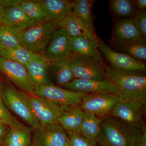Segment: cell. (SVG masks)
<instances>
[{"mask_svg": "<svg viewBox=\"0 0 146 146\" xmlns=\"http://www.w3.org/2000/svg\"><path fill=\"white\" fill-rule=\"evenodd\" d=\"M114 34L117 42H129L143 39L140 34L134 17L117 21L114 27Z\"/></svg>", "mask_w": 146, "mask_h": 146, "instance_id": "d6986e66", "label": "cell"}, {"mask_svg": "<svg viewBox=\"0 0 146 146\" xmlns=\"http://www.w3.org/2000/svg\"><path fill=\"white\" fill-rule=\"evenodd\" d=\"M1 83H0V98H1Z\"/></svg>", "mask_w": 146, "mask_h": 146, "instance_id": "ab89813d", "label": "cell"}, {"mask_svg": "<svg viewBox=\"0 0 146 146\" xmlns=\"http://www.w3.org/2000/svg\"><path fill=\"white\" fill-rule=\"evenodd\" d=\"M4 9V7H3V6L0 3V19H1L2 15L3 13Z\"/></svg>", "mask_w": 146, "mask_h": 146, "instance_id": "8d00e7d4", "label": "cell"}, {"mask_svg": "<svg viewBox=\"0 0 146 146\" xmlns=\"http://www.w3.org/2000/svg\"><path fill=\"white\" fill-rule=\"evenodd\" d=\"M1 85V98L7 108L33 128L41 127L29 101L28 94L9 82Z\"/></svg>", "mask_w": 146, "mask_h": 146, "instance_id": "3957f363", "label": "cell"}, {"mask_svg": "<svg viewBox=\"0 0 146 146\" xmlns=\"http://www.w3.org/2000/svg\"><path fill=\"white\" fill-rule=\"evenodd\" d=\"M69 141L73 146H97L80 133L66 131Z\"/></svg>", "mask_w": 146, "mask_h": 146, "instance_id": "4dcf8cb0", "label": "cell"}, {"mask_svg": "<svg viewBox=\"0 0 146 146\" xmlns=\"http://www.w3.org/2000/svg\"><path fill=\"white\" fill-rule=\"evenodd\" d=\"M23 30L0 24V47L12 48L22 46L18 35Z\"/></svg>", "mask_w": 146, "mask_h": 146, "instance_id": "4316f807", "label": "cell"}, {"mask_svg": "<svg viewBox=\"0 0 146 146\" xmlns=\"http://www.w3.org/2000/svg\"><path fill=\"white\" fill-rule=\"evenodd\" d=\"M119 101L115 94L98 92L87 94L83 98L80 106L84 112L103 118L111 113L113 108Z\"/></svg>", "mask_w": 146, "mask_h": 146, "instance_id": "52a82bcc", "label": "cell"}, {"mask_svg": "<svg viewBox=\"0 0 146 146\" xmlns=\"http://www.w3.org/2000/svg\"><path fill=\"white\" fill-rule=\"evenodd\" d=\"M0 72L19 89L33 95L35 86L23 65L0 56Z\"/></svg>", "mask_w": 146, "mask_h": 146, "instance_id": "ba28073f", "label": "cell"}, {"mask_svg": "<svg viewBox=\"0 0 146 146\" xmlns=\"http://www.w3.org/2000/svg\"><path fill=\"white\" fill-rule=\"evenodd\" d=\"M94 1L75 0L73 1L72 13L83 21L88 27L94 31L93 23L92 7Z\"/></svg>", "mask_w": 146, "mask_h": 146, "instance_id": "83f0119b", "label": "cell"}, {"mask_svg": "<svg viewBox=\"0 0 146 146\" xmlns=\"http://www.w3.org/2000/svg\"><path fill=\"white\" fill-rule=\"evenodd\" d=\"M47 21H60L72 13L73 1L67 0L37 1Z\"/></svg>", "mask_w": 146, "mask_h": 146, "instance_id": "e0dca14e", "label": "cell"}, {"mask_svg": "<svg viewBox=\"0 0 146 146\" xmlns=\"http://www.w3.org/2000/svg\"><path fill=\"white\" fill-rule=\"evenodd\" d=\"M118 49L134 59L145 62L146 60V40L143 39L129 42H117Z\"/></svg>", "mask_w": 146, "mask_h": 146, "instance_id": "d4e9b609", "label": "cell"}, {"mask_svg": "<svg viewBox=\"0 0 146 146\" xmlns=\"http://www.w3.org/2000/svg\"><path fill=\"white\" fill-rule=\"evenodd\" d=\"M31 129L22 124L10 127L4 141L5 146H29L31 144Z\"/></svg>", "mask_w": 146, "mask_h": 146, "instance_id": "7402d4cb", "label": "cell"}, {"mask_svg": "<svg viewBox=\"0 0 146 146\" xmlns=\"http://www.w3.org/2000/svg\"><path fill=\"white\" fill-rule=\"evenodd\" d=\"M69 138L59 123L41 127L36 129L32 141L33 146H65Z\"/></svg>", "mask_w": 146, "mask_h": 146, "instance_id": "8fae6325", "label": "cell"}, {"mask_svg": "<svg viewBox=\"0 0 146 146\" xmlns=\"http://www.w3.org/2000/svg\"><path fill=\"white\" fill-rule=\"evenodd\" d=\"M138 146H146V131L144 129Z\"/></svg>", "mask_w": 146, "mask_h": 146, "instance_id": "d590c367", "label": "cell"}, {"mask_svg": "<svg viewBox=\"0 0 146 146\" xmlns=\"http://www.w3.org/2000/svg\"><path fill=\"white\" fill-rule=\"evenodd\" d=\"M65 146H73L72 145L70 144V143L69 142V140H68V143L66 144V145Z\"/></svg>", "mask_w": 146, "mask_h": 146, "instance_id": "f35d334b", "label": "cell"}, {"mask_svg": "<svg viewBox=\"0 0 146 146\" xmlns=\"http://www.w3.org/2000/svg\"><path fill=\"white\" fill-rule=\"evenodd\" d=\"M26 16L36 23L46 21L41 5L37 1H22L18 5Z\"/></svg>", "mask_w": 146, "mask_h": 146, "instance_id": "f1b7e54d", "label": "cell"}, {"mask_svg": "<svg viewBox=\"0 0 146 146\" xmlns=\"http://www.w3.org/2000/svg\"><path fill=\"white\" fill-rule=\"evenodd\" d=\"M108 79L116 85L115 95L120 100L146 103V77L141 72H127L108 67Z\"/></svg>", "mask_w": 146, "mask_h": 146, "instance_id": "7a4b0ae2", "label": "cell"}, {"mask_svg": "<svg viewBox=\"0 0 146 146\" xmlns=\"http://www.w3.org/2000/svg\"><path fill=\"white\" fill-rule=\"evenodd\" d=\"M31 146H32V145H31Z\"/></svg>", "mask_w": 146, "mask_h": 146, "instance_id": "b9f144b4", "label": "cell"}, {"mask_svg": "<svg viewBox=\"0 0 146 146\" xmlns=\"http://www.w3.org/2000/svg\"><path fill=\"white\" fill-rule=\"evenodd\" d=\"M65 89L85 94L106 92L116 94V85L109 79L104 80H86L74 78L63 86Z\"/></svg>", "mask_w": 146, "mask_h": 146, "instance_id": "5bb4252c", "label": "cell"}, {"mask_svg": "<svg viewBox=\"0 0 146 146\" xmlns=\"http://www.w3.org/2000/svg\"><path fill=\"white\" fill-rule=\"evenodd\" d=\"M59 28L65 29L71 37L81 36L91 39L100 46L102 43L94 31L92 30L72 13L59 21Z\"/></svg>", "mask_w": 146, "mask_h": 146, "instance_id": "2e32d148", "label": "cell"}, {"mask_svg": "<svg viewBox=\"0 0 146 146\" xmlns=\"http://www.w3.org/2000/svg\"><path fill=\"white\" fill-rule=\"evenodd\" d=\"M87 94L63 89L52 84L35 87L33 95L46 99L65 112L80 106Z\"/></svg>", "mask_w": 146, "mask_h": 146, "instance_id": "5b68a950", "label": "cell"}, {"mask_svg": "<svg viewBox=\"0 0 146 146\" xmlns=\"http://www.w3.org/2000/svg\"><path fill=\"white\" fill-rule=\"evenodd\" d=\"M35 54L23 46L12 48L0 47V56L25 66L33 58Z\"/></svg>", "mask_w": 146, "mask_h": 146, "instance_id": "484cf974", "label": "cell"}, {"mask_svg": "<svg viewBox=\"0 0 146 146\" xmlns=\"http://www.w3.org/2000/svg\"><path fill=\"white\" fill-rule=\"evenodd\" d=\"M51 61L44 54H35L25 66L35 87L53 84L50 79L49 71Z\"/></svg>", "mask_w": 146, "mask_h": 146, "instance_id": "9a60e30c", "label": "cell"}, {"mask_svg": "<svg viewBox=\"0 0 146 146\" xmlns=\"http://www.w3.org/2000/svg\"><path fill=\"white\" fill-rule=\"evenodd\" d=\"M0 119L8 123L10 127L22 124L11 115L1 98H0Z\"/></svg>", "mask_w": 146, "mask_h": 146, "instance_id": "1f68e13d", "label": "cell"}, {"mask_svg": "<svg viewBox=\"0 0 146 146\" xmlns=\"http://www.w3.org/2000/svg\"><path fill=\"white\" fill-rule=\"evenodd\" d=\"M135 22L141 36L144 39H146V12L143 11H137L134 17Z\"/></svg>", "mask_w": 146, "mask_h": 146, "instance_id": "d6a6232c", "label": "cell"}, {"mask_svg": "<svg viewBox=\"0 0 146 146\" xmlns=\"http://www.w3.org/2000/svg\"><path fill=\"white\" fill-rule=\"evenodd\" d=\"M101 119L91 113L84 112V118L80 128V133L96 145L97 138L101 130Z\"/></svg>", "mask_w": 146, "mask_h": 146, "instance_id": "cb8c5ba5", "label": "cell"}, {"mask_svg": "<svg viewBox=\"0 0 146 146\" xmlns=\"http://www.w3.org/2000/svg\"><path fill=\"white\" fill-rule=\"evenodd\" d=\"M110 3L112 12L118 17L133 18L137 13L135 3L133 1L112 0Z\"/></svg>", "mask_w": 146, "mask_h": 146, "instance_id": "f546056e", "label": "cell"}, {"mask_svg": "<svg viewBox=\"0 0 146 146\" xmlns=\"http://www.w3.org/2000/svg\"><path fill=\"white\" fill-rule=\"evenodd\" d=\"M0 123L6 125H9L10 126V125H9V124L8 123L5 122V121H3V120L1 119H0Z\"/></svg>", "mask_w": 146, "mask_h": 146, "instance_id": "74e56055", "label": "cell"}, {"mask_svg": "<svg viewBox=\"0 0 146 146\" xmlns=\"http://www.w3.org/2000/svg\"><path fill=\"white\" fill-rule=\"evenodd\" d=\"M71 36L65 29L58 28L54 32L51 40L44 54L51 61L69 59L73 54L69 46Z\"/></svg>", "mask_w": 146, "mask_h": 146, "instance_id": "4fadbf2b", "label": "cell"}, {"mask_svg": "<svg viewBox=\"0 0 146 146\" xmlns=\"http://www.w3.org/2000/svg\"><path fill=\"white\" fill-rule=\"evenodd\" d=\"M69 59L51 61L50 63L49 73L59 86H63L75 78L70 67Z\"/></svg>", "mask_w": 146, "mask_h": 146, "instance_id": "44dd1931", "label": "cell"}, {"mask_svg": "<svg viewBox=\"0 0 146 146\" xmlns=\"http://www.w3.org/2000/svg\"><path fill=\"white\" fill-rule=\"evenodd\" d=\"M37 23L31 21L18 5L5 9L1 19L0 24L27 29Z\"/></svg>", "mask_w": 146, "mask_h": 146, "instance_id": "ac0fdd59", "label": "cell"}, {"mask_svg": "<svg viewBox=\"0 0 146 146\" xmlns=\"http://www.w3.org/2000/svg\"><path fill=\"white\" fill-rule=\"evenodd\" d=\"M28 98L41 127L58 123V119L65 112L44 98L28 94Z\"/></svg>", "mask_w": 146, "mask_h": 146, "instance_id": "9c48e42d", "label": "cell"}, {"mask_svg": "<svg viewBox=\"0 0 146 146\" xmlns=\"http://www.w3.org/2000/svg\"><path fill=\"white\" fill-rule=\"evenodd\" d=\"M134 4L137 11H143L146 9V0H137L135 1Z\"/></svg>", "mask_w": 146, "mask_h": 146, "instance_id": "e575fe53", "label": "cell"}, {"mask_svg": "<svg viewBox=\"0 0 146 146\" xmlns=\"http://www.w3.org/2000/svg\"><path fill=\"white\" fill-rule=\"evenodd\" d=\"M69 60L75 78L96 80L108 79L102 59L73 54Z\"/></svg>", "mask_w": 146, "mask_h": 146, "instance_id": "8992f818", "label": "cell"}, {"mask_svg": "<svg viewBox=\"0 0 146 146\" xmlns=\"http://www.w3.org/2000/svg\"><path fill=\"white\" fill-rule=\"evenodd\" d=\"M145 105L139 102L120 100L113 108L112 116L129 124L144 128Z\"/></svg>", "mask_w": 146, "mask_h": 146, "instance_id": "30bf717a", "label": "cell"}, {"mask_svg": "<svg viewBox=\"0 0 146 146\" xmlns=\"http://www.w3.org/2000/svg\"><path fill=\"white\" fill-rule=\"evenodd\" d=\"M0 146H5L3 144H0Z\"/></svg>", "mask_w": 146, "mask_h": 146, "instance_id": "60d3db41", "label": "cell"}, {"mask_svg": "<svg viewBox=\"0 0 146 146\" xmlns=\"http://www.w3.org/2000/svg\"><path fill=\"white\" fill-rule=\"evenodd\" d=\"M69 46L73 54L102 59L98 50L100 45L86 37L81 36L71 37Z\"/></svg>", "mask_w": 146, "mask_h": 146, "instance_id": "ffe728a7", "label": "cell"}, {"mask_svg": "<svg viewBox=\"0 0 146 146\" xmlns=\"http://www.w3.org/2000/svg\"><path fill=\"white\" fill-rule=\"evenodd\" d=\"M10 128L9 126L0 123V144L3 141H4L5 138Z\"/></svg>", "mask_w": 146, "mask_h": 146, "instance_id": "836d02e7", "label": "cell"}, {"mask_svg": "<svg viewBox=\"0 0 146 146\" xmlns=\"http://www.w3.org/2000/svg\"><path fill=\"white\" fill-rule=\"evenodd\" d=\"M100 48L112 68L120 70L136 72H142L145 70V62L136 60L125 53L115 51L102 43Z\"/></svg>", "mask_w": 146, "mask_h": 146, "instance_id": "7c38bea8", "label": "cell"}, {"mask_svg": "<svg viewBox=\"0 0 146 146\" xmlns=\"http://www.w3.org/2000/svg\"><path fill=\"white\" fill-rule=\"evenodd\" d=\"M84 112L80 106L64 112L58 119V123L66 131L80 133Z\"/></svg>", "mask_w": 146, "mask_h": 146, "instance_id": "603a6c76", "label": "cell"}, {"mask_svg": "<svg viewBox=\"0 0 146 146\" xmlns=\"http://www.w3.org/2000/svg\"><path fill=\"white\" fill-rule=\"evenodd\" d=\"M60 21H46L22 30L18 35L21 45L36 54H44Z\"/></svg>", "mask_w": 146, "mask_h": 146, "instance_id": "277c9868", "label": "cell"}, {"mask_svg": "<svg viewBox=\"0 0 146 146\" xmlns=\"http://www.w3.org/2000/svg\"><path fill=\"white\" fill-rule=\"evenodd\" d=\"M97 146H138L145 128L131 125L110 115L103 118Z\"/></svg>", "mask_w": 146, "mask_h": 146, "instance_id": "6da1fadb", "label": "cell"}]
</instances>
